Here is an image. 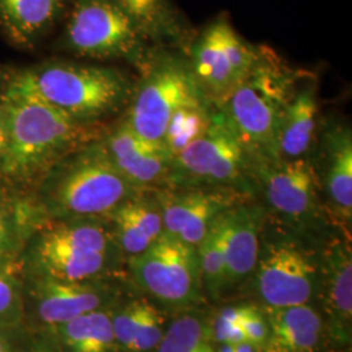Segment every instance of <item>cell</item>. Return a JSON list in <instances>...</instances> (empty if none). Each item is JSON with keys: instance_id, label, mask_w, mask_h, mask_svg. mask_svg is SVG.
<instances>
[{"instance_id": "obj_29", "label": "cell", "mask_w": 352, "mask_h": 352, "mask_svg": "<svg viewBox=\"0 0 352 352\" xmlns=\"http://www.w3.org/2000/svg\"><path fill=\"white\" fill-rule=\"evenodd\" d=\"M239 327L245 342L257 350L264 351L265 343L269 336V325L264 309L253 304H245L244 312L240 317Z\"/></svg>"}, {"instance_id": "obj_33", "label": "cell", "mask_w": 352, "mask_h": 352, "mask_svg": "<svg viewBox=\"0 0 352 352\" xmlns=\"http://www.w3.org/2000/svg\"><path fill=\"white\" fill-rule=\"evenodd\" d=\"M217 352H261L257 350L256 347H253L247 342H241L236 344H219V347L217 349Z\"/></svg>"}, {"instance_id": "obj_10", "label": "cell", "mask_w": 352, "mask_h": 352, "mask_svg": "<svg viewBox=\"0 0 352 352\" xmlns=\"http://www.w3.org/2000/svg\"><path fill=\"white\" fill-rule=\"evenodd\" d=\"M128 264L135 280L164 307L187 309L200 302L204 285L196 247L164 231Z\"/></svg>"}, {"instance_id": "obj_7", "label": "cell", "mask_w": 352, "mask_h": 352, "mask_svg": "<svg viewBox=\"0 0 352 352\" xmlns=\"http://www.w3.org/2000/svg\"><path fill=\"white\" fill-rule=\"evenodd\" d=\"M120 253L109 218L59 219L41 231L33 245L47 277L71 282L101 276Z\"/></svg>"}, {"instance_id": "obj_22", "label": "cell", "mask_w": 352, "mask_h": 352, "mask_svg": "<svg viewBox=\"0 0 352 352\" xmlns=\"http://www.w3.org/2000/svg\"><path fill=\"white\" fill-rule=\"evenodd\" d=\"M318 102L314 84H302L291 98L282 116L278 136L280 160L309 157L315 149Z\"/></svg>"}, {"instance_id": "obj_6", "label": "cell", "mask_w": 352, "mask_h": 352, "mask_svg": "<svg viewBox=\"0 0 352 352\" xmlns=\"http://www.w3.org/2000/svg\"><path fill=\"white\" fill-rule=\"evenodd\" d=\"M256 164L226 113L215 107L213 118L200 138L173 160L168 187H215L257 195Z\"/></svg>"}, {"instance_id": "obj_23", "label": "cell", "mask_w": 352, "mask_h": 352, "mask_svg": "<svg viewBox=\"0 0 352 352\" xmlns=\"http://www.w3.org/2000/svg\"><path fill=\"white\" fill-rule=\"evenodd\" d=\"M155 47H189L187 26L171 0H116Z\"/></svg>"}, {"instance_id": "obj_36", "label": "cell", "mask_w": 352, "mask_h": 352, "mask_svg": "<svg viewBox=\"0 0 352 352\" xmlns=\"http://www.w3.org/2000/svg\"><path fill=\"white\" fill-rule=\"evenodd\" d=\"M6 250H7V248H6V247H3V245L0 244V256H1L3 253H4V251H6Z\"/></svg>"}, {"instance_id": "obj_27", "label": "cell", "mask_w": 352, "mask_h": 352, "mask_svg": "<svg viewBox=\"0 0 352 352\" xmlns=\"http://www.w3.org/2000/svg\"><path fill=\"white\" fill-rule=\"evenodd\" d=\"M154 352H217L212 327L199 316H180L164 329Z\"/></svg>"}, {"instance_id": "obj_2", "label": "cell", "mask_w": 352, "mask_h": 352, "mask_svg": "<svg viewBox=\"0 0 352 352\" xmlns=\"http://www.w3.org/2000/svg\"><path fill=\"white\" fill-rule=\"evenodd\" d=\"M8 113V148L0 177L13 183L39 182L65 155L100 139L106 124H85L43 102L3 94Z\"/></svg>"}, {"instance_id": "obj_30", "label": "cell", "mask_w": 352, "mask_h": 352, "mask_svg": "<svg viewBox=\"0 0 352 352\" xmlns=\"http://www.w3.org/2000/svg\"><path fill=\"white\" fill-rule=\"evenodd\" d=\"M20 298L11 278L0 274V327L11 325L20 317Z\"/></svg>"}, {"instance_id": "obj_3", "label": "cell", "mask_w": 352, "mask_h": 352, "mask_svg": "<svg viewBox=\"0 0 352 352\" xmlns=\"http://www.w3.org/2000/svg\"><path fill=\"white\" fill-rule=\"evenodd\" d=\"M139 192L113 167L101 138L65 155L39 180L42 206L55 221L109 218Z\"/></svg>"}, {"instance_id": "obj_20", "label": "cell", "mask_w": 352, "mask_h": 352, "mask_svg": "<svg viewBox=\"0 0 352 352\" xmlns=\"http://www.w3.org/2000/svg\"><path fill=\"white\" fill-rule=\"evenodd\" d=\"M38 315L49 325H63L78 316L98 311L107 302L104 289L85 282L49 277L38 287Z\"/></svg>"}, {"instance_id": "obj_1", "label": "cell", "mask_w": 352, "mask_h": 352, "mask_svg": "<svg viewBox=\"0 0 352 352\" xmlns=\"http://www.w3.org/2000/svg\"><path fill=\"white\" fill-rule=\"evenodd\" d=\"M135 81L124 71L100 64L51 60L8 76L3 94L34 98L85 124L126 110Z\"/></svg>"}, {"instance_id": "obj_5", "label": "cell", "mask_w": 352, "mask_h": 352, "mask_svg": "<svg viewBox=\"0 0 352 352\" xmlns=\"http://www.w3.org/2000/svg\"><path fill=\"white\" fill-rule=\"evenodd\" d=\"M209 100L199 85L188 56L154 47L140 69L139 82L123 119L142 139L161 146L164 131L180 109Z\"/></svg>"}, {"instance_id": "obj_11", "label": "cell", "mask_w": 352, "mask_h": 352, "mask_svg": "<svg viewBox=\"0 0 352 352\" xmlns=\"http://www.w3.org/2000/svg\"><path fill=\"white\" fill-rule=\"evenodd\" d=\"M258 51L221 14L189 43L187 56L202 91L219 107L250 75Z\"/></svg>"}, {"instance_id": "obj_13", "label": "cell", "mask_w": 352, "mask_h": 352, "mask_svg": "<svg viewBox=\"0 0 352 352\" xmlns=\"http://www.w3.org/2000/svg\"><path fill=\"white\" fill-rule=\"evenodd\" d=\"M153 192L161 208L164 232L193 247L222 214L253 200L236 190L215 187H164Z\"/></svg>"}, {"instance_id": "obj_35", "label": "cell", "mask_w": 352, "mask_h": 352, "mask_svg": "<svg viewBox=\"0 0 352 352\" xmlns=\"http://www.w3.org/2000/svg\"><path fill=\"white\" fill-rule=\"evenodd\" d=\"M0 352H8L7 351V344H6V340H3L0 337Z\"/></svg>"}, {"instance_id": "obj_12", "label": "cell", "mask_w": 352, "mask_h": 352, "mask_svg": "<svg viewBox=\"0 0 352 352\" xmlns=\"http://www.w3.org/2000/svg\"><path fill=\"white\" fill-rule=\"evenodd\" d=\"M265 308L309 304L318 291L320 258L292 236L263 244L254 269Z\"/></svg>"}, {"instance_id": "obj_28", "label": "cell", "mask_w": 352, "mask_h": 352, "mask_svg": "<svg viewBox=\"0 0 352 352\" xmlns=\"http://www.w3.org/2000/svg\"><path fill=\"white\" fill-rule=\"evenodd\" d=\"M223 214L214 222L205 238L196 247L204 289L214 298L226 291Z\"/></svg>"}, {"instance_id": "obj_21", "label": "cell", "mask_w": 352, "mask_h": 352, "mask_svg": "<svg viewBox=\"0 0 352 352\" xmlns=\"http://www.w3.org/2000/svg\"><path fill=\"white\" fill-rule=\"evenodd\" d=\"M69 0H0V30L20 47H33L59 23Z\"/></svg>"}, {"instance_id": "obj_15", "label": "cell", "mask_w": 352, "mask_h": 352, "mask_svg": "<svg viewBox=\"0 0 352 352\" xmlns=\"http://www.w3.org/2000/svg\"><path fill=\"white\" fill-rule=\"evenodd\" d=\"M315 164L321 193L327 196L329 210L344 228H351L352 131L347 123L325 126L316 141Z\"/></svg>"}, {"instance_id": "obj_16", "label": "cell", "mask_w": 352, "mask_h": 352, "mask_svg": "<svg viewBox=\"0 0 352 352\" xmlns=\"http://www.w3.org/2000/svg\"><path fill=\"white\" fill-rule=\"evenodd\" d=\"M327 327L340 347H350L352 337V253L350 236L333 238L320 257V282Z\"/></svg>"}, {"instance_id": "obj_25", "label": "cell", "mask_w": 352, "mask_h": 352, "mask_svg": "<svg viewBox=\"0 0 352 352\" xmlns=\"http://www.w3.org/2000/svg\"><path fill=\"white\" fill-rule=\"evenodd\" d=\"M59 329L71 352H111L116 342L113 316L101 309L78 316L59 325Z\"/></svg>"}, {"instance_id": "obj_34", "label": "cell", "mask_w": 352, "mask_h": 352, "mask_svg": "<svg viewBox=\"0 0 352 352\" xmlns=\"http://www.w3.org/2000/svg\"><path fill=\"white\" fill-rule=\"evenodd\" d=\"M7 80H8V76L3 71V68L0 67V96H1V93L4 90L6 84H7Z\"/></svg>"}, {"instance_id": "obj_24", "label": "cell", "mask_w": 352, "mask_h": 352, "mask_svg": "<svg viewBox=\"0 0 352 352\" xmlns=\"http://www.w3.org/2000/svg\"><path fill=\"white\" fill-rule=\"evenodd\" d=\"M115 340L132 352H151L164 333V318L148 300L129 302L113 317Z\"/></svg>"}, {"instance_id": "obj_9", "label": "cell", "mask_w": 352, "mask_h": 352, "mask_svg": "<svg viewBox=\"0 0 352 352\" xmlns=\"http://www.w3.org/2000/svg\"><path fill=\"white\" fill-rule=\"evenodd\" d=\"M254 175L257 193L264 196L265 212L274 215L294 235H307L325 221L322 193L311 155L257 164Z\"/></svg>"}, {"instance_id": "obj_4", "label": "cell", "mask_w": 352, "mask_h": 352, "mask_svg": "<svg viewBox=\"0 0 352 352\" xmlns=\"http://www.w3.org/2000/svg\"><path fill=\"white\" fill-rule=\"evenodd\" d=\"M302 76L267 47H260L250 75L219 109L226 113L254 164L279 161L282 116Z\"/></svg>"}, {"instance_id": "obj_31", "label": "cell", "mask_w": 352, "mask_h": 352, "mask_svg": "<svg viewBox=\"0 0 352 352\" xmlns=\"http://www.w3.org/2000/svg\"><path fill=\"white\" fill-rule=\"evenodd\" d=\"M8 148V113L6 103L0 100V167Z\"/></svg>"}, {"instance_id": "obj_8", "label": "cell", "mask_w": 352, "mask_h": 352, "mask_svg": "<svg viewBox=\"0 0 352 352\" xmlns=\"http://www.w3.org/2000/svg\"><path fill=\"white\" fill-rule=\"evenodd\" d=\"M64 50L96 60H124L140 69L155 46L116 0H69Z\"/></svg>"}, {"instance_id": "obj_26", "label": "cell", "mask_w": 352, "mask_h": 352, "mask_svg": "<svg viewBox=\"0 0 352 352\" xmlns=\"http://www.w3.org/2000/svg\"><path fill=\"white\" fill-rule=\"evenodd\" d=\"M215 107L209 100H204L180 109L171 118L164 131L161 146L173 160L206 131Z\"/></svg>"}, {"instance_id": "obj_14", "label": "cell", "mask_w": 352, "mask_h": 352, "mask_svg": "<svg viewBox=\"0 0 352 352\" xmlns=\"http://www.w3.org/2000/svg\"><path fill=\"white\" fill-rule=\"evenodd\" d=\"M101 142L113 167L139 190L168 187L173 158L162 146L139 136L122 118L107 126Z\"/></svg>"}, {"instance_id": "obj_19", "label": "cell", "mask_w": 352, "mask_h": 352, "mask_svg": "<svg viewBox=\"0 0 352 352\" xmlns=\"http://www.w3.org/2000/svg\"><path fill=\"white\" fill-rule=\"evenodd\" d=\"M265 309L269 336L263 352H317L324 320L312 305Z\"/></svg>"}, {"instance_id": "obj_32", "label": "cell", "mask_w": 352, "mask_h": 352, "mask_svg": "<svg viewBox=\"0 0 352 352\" xmlns=\"http://www.w3.org/2000/svg\"><path fill=\"white\" fill-rule=\"evenodd\" d=\"M11 243V223L4 208L0 205V244L8 247Z\"/></svg>"}, {"instance_id": "obj_18", "label": "cell", "mask_w": 352, "mask_h": 352, "mask_svg": "<svg viewBox=\"0 0 352 352\" xmlns=\"http://www.w3.org/2000/svg\"><path fill=\"white\" fill-rule=\"evenodd\" d=\"M122 253L129 257L146 251L164 234L160 204L153 190H142L109 215Z\"/></svg>"}, {"instance_id": "obj_17", "label": "cell", "mask_w": 352, "mask_h": 352, "mask_svg": "<svg viewBox=\"0 0 352 352\" xmlns=\"http://www.w3.org/2000/svg\"><path fill=\"white\" fill-rule=\"evenodd\" d=\"M265 219L264 206L253 200L241 202L223 214L226 289L239 285L254 272Z\"/></svg>"}]
</instances>
